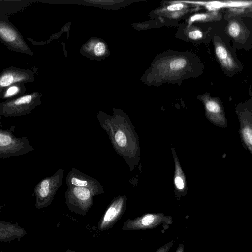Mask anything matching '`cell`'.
<instances>
[{
    "label": "cell",
    "instance_id": "9a60e30c",
    "mask_svg": "<svg viewBox=\"0 0 252 252\" xmlns=\"http://www.w3.org/2000/svg\"><path fill=\"white\" fill-rule=\"evenodd\" d=\"M187 62L184 59H177L172 61L170 64V68L173 70H178L183 68L186 65Z\"/></svg>",
    "mask_w": 252,
    "mask_h": 252
},
{
    "label": "cell",
    "instance_id": "7402d4cb",
    "mask_svg": "<svg viewBox=\"0 0 252 252\" xmlns=\"http://www.w3.org/2000/svg\"><path fill=\"white\" fill-rule=\"evenodd\" d=\"M184 7L183 4L182 3H177L171 5L167 7V9L169 11H177L182 9Z\"/></svg>",
    "mask_w": 252,
    "mask_h": 252
},
{
    "label": "cell",
    "instance_id": "8fae6325",
    "mask_svg": "<svg viewBox=\"0 0 252 252\" xmlns=\"http://www.w3.org/2000/svg\"><path fill=\"white\" fill-rule=\"evenodd\" d=\"M215 53L221 65L227 70H232L236 66L235 62L226 48L221 43L215 47Z\"/></svg>",
    "mask_w": 252,
    "mask_h": 252
},
{
    "label": "cell",
    "instance_id": "ffe728a7",
    "mask_svg": "<svg viewBox=\"0 0 252 252\" xmlns=\"http://www.w3.org/2000/svg\"><path fill=\"white\" fill-rule=\"evenodd\" d=\"M173 245V241H169L166 244L159 248L155 252H168Z\"/></svg>",
    "mask_w": 252,
    "mask_h": 252
},
{
    "label": "cell",
    "instance_id": "e0dca14e",
    "mask_svg": "<svg viewBox=\"0 0 252 252\" xmlns=\"http://www.w3.org/2000/svg\"><path fill=\"white\" fill-rule=\"evenodd\" d=\"M207 109L212 113H218L220 110L219 104L214 100H209L206 104Z\"/></svg>",
    "mask_w": 252,
    "mask_h": 252
},
{
    "label": "cell",
    "instance_id": "7c38bea8",
    "mask_svg": "<svg viewBox=\"0 0 252 252\" xmlns=\"http://www.w3.org/2000/svg\"><path fill=\"white\" fill-rule=\"evenodd\" d=\"M82 49L87 55L95 57L102 56L106 50L105 44L103 42L93 38L84 44Z\"/></svg>",
    "mask_w": 252,
    "mask_h": 252
},
{
    "label": "cell",
    "instance_id": "ac0fdd59",
    "mask_svg": "<svg viewBox=\"0 0 252 252\" xmlns=\"http://www.w3.org/2000/svg\"><path fill=\"white\" fill-rule=\"evenodd\" d=\"M243 134L246 142L252 145V130L249 128L245 127L243 130Z\"/></svg>",
    "mask_w": 252,
    "mask_h": 252
},
{
    "label": "cell",
    "instance_id": "cb8c5ba5",
    "mask_svg": "<svg viewBox=\"0 0 252 252\" xmlns=\"http://www.w3.org/2000/svg\"><path fill=\"white\" fill-rule=\"evenodd\" d=\"M207 15L204 14H200L194 15L191 18L190 20L191 21H194L196 20H202L206 18Z\"/></svg>",
    "mask_w": 252,
    "mask_h": 252
},
{
    "label": "cell",
    "instance_id": "5bb4252c",
    "mask_svg": "<svg viewBox=\"0 0 252 252\" xmlns=\"http://www.w3.org/2000/svg\"><path fill=\"white\" fill-rule=\"evenodd\" d=\"M229 35L234 38H237L240 34L241 28L239 24L236 21L230 22L227 28Z\"/></svg>",
    "mask_w": 252,
    "mask_h": 252
},
{
    "label": "cell",
    "instance_id": "484cf974",
    "mask_svg": "<svg viewBox=\"0 0 252 252\" xmlns=\"http://www.w3.org/2000/svg\"><path fill=\"white\" fill-rule=\"evenodd\" d=\"M76 252V251L70 249H67L66 250L61 251V252Z\"/></svg>",
    "mask_w": 252,
    "mask_h": 252
},
{
    "label": "cell",
    "instance_id": "603a6c76",
    "mask_svg": "<svg viewBox=\"0 0 252 252\" xmlns=\"http://www.w3.org/2000/svg\"><path fill=\"white\" fill-rule=\"evenodd\" d=\"M175 183L176 187L180 189H183L184 187V183L182 179L179 177L177 176L175 179Z\"/></svg>",
    "mask_w": 252,
    "mask_h": 252
},
{
    "label": "cell",
    "instance_id": "8992f818",
    "mask_svg": "<svg viewBox=\"0 0 252 252\" xmlns=\"http://www.w3.org/2000/svg\"><path fill=\"white\" fill-rule=\"evenodd\" d=\"M0 37L1 41L11 50L29 55L33 54L19 32L7 20H0Z\"/></svg>",
    "mask_w": 252,
    "mask_h": 252
},
{
    "label": "cell",
    "instance_id": "d4e9b609",
    "mask_svg": "<svg viewBox=\"0 0 252 252\" xmlns=\"http://www.w3.org/2000/svg\"><path fill=\"white\" fill-rule=\"evenodd\" d=\"M175 252H185L184 244L183 243L179 244Z\"/></svg>",
    "mask_w": 252,
    "mask_h": 252
},
{
    "label": "cell",
    "instance_id": "3957f363",
    "mask_svg": "<svg viewBox=\"0 0 252 252\" xmlns=\"http://www.w3.org/2000/svg\"><path fill=\"white\" fill-rule=\"evenodd\" d=\"M15 126L0 130V158L22 156L34 151L27 137L18 138L13 134Z\"/></svg>",
    "mask_w": 252,
    "mask_h": 252
},
{
    "label": "cell",
    "instance_id": "52a82bcc",
    "mask_svg": "<svg viewBox=\"0 0 252 252\" xmlns=\"http://www.w3.org/2000/svg\"><path fill=\"white\" fill-rule=\"evenodd\" d=\"M125 206V200L122 197L112 202L100 219L98 229L100 231L110 229L122 217Z\"/></svg>",
    "mask_w": 252,
    "mask_h": 252
},
{
    "label": "cell",
    "instance_id": "44dd1931",
    "mask_svg": "<svg viewBox=\"0 0 252 252\" xmlns=\"http://www.w3.org/2000/svg\"><path fill=\"white\" fill-rule=\"evenodd\" d=\"M189 36L192 39H198L202 37L203 34L200 31L195 30L190 32L189 33Z\"/></svg>",
    "mask_w": 252,
    "mask_h": 252
},
{
    "label": "cell",
    "instance_id": "6da1fadb",
    "mask_svg": "<svg viewBox=\"0 0 252 252\" xmlns=\"http://www.w3.org/2000/svg\"><path fill=\"white\" fill-rule=\"evenodd\" d=\"M64 170L59 168L52 175L41 180L34 187L35 206L38 209L49 207L60 186Z\"/></svg>",
    "mask_w": 252,
    "mask_h": 252
},
{
    "label": "cell",
    "instance_id": "5b68a950",
    "mask_svg": "<svg viewBox=\"0 0 252 252\" xmlns=\"http://www.w3.org/2000/svg\"><path fill=\"white\" fill-rule=\"evenodd\" d=\"M171 216L162 213L147 214L133 219H128L124 223L122 230L124 231L153 229L160 225L168 226L173 223Z\"/></svg>",
    "mask_w": 252,
    "mask_h": 252
},
{
    "label": "cell",
    "instance_id": "2e32d148",
    "mask_svg": "<svg viewBox=\"0 0 252 252\" xmlns=\"http://www.w3.org/2000/svg\"><path fill=\"white\" fill-rule=\"evenodd\" d=\"M117 144L120 147H124L126 143V138L121 131H117L114 136Z\"/></svg>",
    "mask_w": 252,
    "mask_h": 252
},
{
    "label": "cell",
    "instance_id": "d6986e66",
    "mask_svg": "<svg viewBox=\"0 0 252 252\" xmlns=\"http://www.w3.org/2000/svg\"><path fill=\"white\" fill-rule=\"evenodd\" d=\"M227 4L225 3H222L221 2L215 1V2H211L208 3V8L211 10H217L219 8L224 7L225 5H226Z\"/></svg>",
    "mask_w": 252,
    "mask_h": 252
},
{
    "label": "cell",
    "instance_id": "7a4b0ae2",
    "mask_svg": "<svg viewBox=\"0 0 252 252\" xmlns=\"http://www.w3.org/2000/svg\"><path fill=\"white\" fill-rule=\"evenodd\" d=\"M101 194L87 187L68 186L64 197L68 209L78 215H86L93 205V197Z\"/></svg>",
    "mask_w": 252,
    "mask_h": 252
},
{
    "label": "cell",
    "instance_id": "4fadbf2b",
    "mask_svg": "<svg viewBox=\"0 0 252 252\" xmlns=\"http://www.w3.org/2000/svg\"><path fill=\"white\" fill-rule=\"evenodd\" d=\"M25 86L24 83L12 85L0 91L1 99L6 100L13 99L24 95Z\"/></svg>",
    "mask_w": 252,
    "mask_h": 252
},
{
    "label": "cell",
    "instance_id": "9c48e42d",
    "mask_svg": "<svg viewBox=\"0 0 252 252\" xmlns=\"http://www.w3.org/2000/svg\"><path fill=\"white\" fill-rule=\"evenodd\" d=\"M68 186L87 187L94 189L101 193L103 192L102 186L95 179L80 170L72 167L65 178Z\"/></svg>",
    "mask_w": 252,
    "mask_h": 252
},
{
    "label": "cell",
    "instance_id": "ba28073f",
    "mask_svg": "<svg viewBox=\"0 0 252 252\" xmlns=\"http://www.w3.org/2000/svg\"><path fill=\"white\" fill-rule=\"evenodd\" d=\"M34 80L32 71L11 67L4 69L0 77V91L15 84L24 83Z\"/></svg>",
    "mask_w": 252,
    "mask_h": 252
},
{
    "label": "cell",
    "instance_id": "277c9868",
    "mask_svg": "<svg viewBox=\"0 0 252 252\" xmlns=\"http://www.w3.org/2000/svg\"><path fill=\"white\" fill-rule=\"evenodd\" d=\"M41 96L35 92L4 101L0 104V115L8 117L28 115L41 104Z\"/></svg>",
    "mask_w": 252,
    "mask_h": 252
},
{
    "label": "cell",
    "instance_id": "30bf717a",
    "mask_svg": "<svg viewBox=\"0 0 252 252\" xmlns=\"http://www.w3.org/2000/svg\"><path fill=\"white\" fill-rule=\"evenodd\" d=\"M26 234V230L17 224L3 220L0 221V242L11 241L15 239L20 240Z\"/></svg>",
    "mask_w": 252,
    "mask_h": 252
}]
</instances>
